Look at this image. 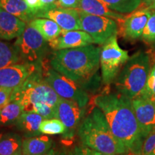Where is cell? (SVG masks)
I'll list each match as a JSON object with an SVG mask.
<instances>
[{
  "mask_svg": "<svg viewBox=\"0 0 155 155\" xmlns=\"http://www.w3.org/2000/svg\"><path fill=\"white\" fill-rule=\"evenodd\" d=\"M94 104L104 114L116 138L130 153L139 154L144 138L130 98L118 91H106L96 96Z\"/></svg>",
  "mask_w": 155,
  "mask_h": 155,
  "instance_id": "cell-1",
  "label": "cell"
},
{
  "mask_svg": "<svg viewBox=\"0 0 155 155\" xmlns=\"http://www.w3.org/2000/svg\"><path fill=\"white\" fill-rule=\"evenodd\" d=\"M101 48L94 45L83 47L54 50L50 60L52 68L81 85L86 86L100 67Z\"/></svg>",
  "mask_w": 155,
  "mask_h": 155,
  "instance_id": "cell-2",
  "label": "cell"
},
{
  "mask_svg": "<svg viewBox=\"0 0 155 155\" xmlns=\"http://www.w3.org/2000/svg\"><path fill=\"white\" fill-rule=\"evenodd\" d=\"M81 144L104 154L127 155L130 152L116 138L101 110L96 106L77 131Z\"/></svg>",
  "mask_w": 155,
  "mask_h": 155,
  "instance_id": "cell-3",
  "label": "cell"
},
{
  "mask_svg": "<svg viewBox=\"0 0 155 155\" xmlns=\"http://www.w3.org/2000/svg\"><path fill=\"white\" fill-rule=\"evenodd\" d=\"M152 62L149 53L138 51L129 57L114 81L116 90L131 100L138 97L146 85Z\"/></svg>",
  "mask_w": 155,
  "mask_h": 155,
  "instance_id": "cell-4",
  "label": "cell"
},
{
  "mask_svg": "<svg viewBox=\"0 0 155 155\" xmlns=\"http://www.w3.org/2000/svg\"><path fill=\"white\" fill-rule=\"evenodd\" d=\"M61 97L45 80L42 65L39 66L26 81L13 90L10 101H17L24 107V111L36 103L42 102L56 108Z\"/></svg>",
  "mask_w": 155,
  "mask_h": 155,
  "instance_id": "cell-5",
  "label": "cell"
},
{
  "mask_svg": "<svg viewBox=\"0 0 155 155\" xmlns=\"http://www.w3.org/2000/svg\"><path fill=\"white\" fill-rule=\"evenodd\" d=\"M129 59L128 51L122 49L118 43L117 35L108 39L103 45L100 55L103 83L108 86L114 83Z\"/></svg>",
  "mask_w": 155,
  "mask_h": 155,
  "instance_id": "cell-6",
  "label": "cell"
},
{
  "mask_svg": "<svg viewBox=\"0 0 155 155\" xmlns=\"http://www.w3.org/2000/svg\"><path fill=\"white\" fill-rule=\"evenodd\" d=\"M15 45L22 61L35 65H42L50 48L47 40L28 24L22 34L17 38Z\"/></svg>",
  "mask_w": 155,
  "mask_h": 155,
  "instance_id": "cell-7",
  "label": "cell"
},
{
  "mask_svg": "<svg viewBox=\"0 0 155 155\" xmlns=\"http://www.w3.org/2000/svg\"><path fill=\"white\" fill-rule=\"evenodd\" d=\"M43 76L46 82L61 98L72 101L81 107L86 108L89 101V95L81 85L52 68L43 71Z\"/></svg>",
  "mask_w": 155,
  "mask_h": 155,
  "instance_id": "cell-8",
  "label": "cell"
},
{
  "mask_svg": "<svg viewBox=\"0 0 155 155\" xmlns=\"http://www.w3.org/2000/svg\"><path fill=\"white\" fill-rule=\"evenodd\" d=\"M78 11L81 30L90 35L95 44L103 45L108 39L119 34V25L115 19Z\"/></svg>",
  "mask_w": 155,
  "mask_h": 155,
  "instance_id": "cell-9",
  "label": "cell"
},
{
  "mask_svg": "<svg viewBox=\"0 0 155 155\" xmlns=\"http://www.w3.org/2000/svg\"><path fill=\"white\" fill-rule=\"evenodd\" d=\"M86 108L81 107L72 101L61 98L56 106V118L65 126V131L63 138L71 140L75 137L79 126L84 119Z\"/></svg>",
  "mask_w": 155,
  "mask_h": 155,
  "instance_id": "cell-10",
  "label": "cell"
},
{
  "mask_svg": "<svg viewBox=\"0 0 155 155\" xmlns=\"http://www.w3.org/2000/svg\"><path fill=\"white\" fill-rule=\"evenodd\" d=\"M152 11L149 8L139 7L137 10L125 15L119 21V34L128 40L141 38L143 31Z\"/></svg>",
  "mask_w": 155,
  "mask_h": 155,
  "instance_id": "cell-11",
  "label": "cell"
},
{
  "mask_svg": "<svg viewBox=\"0 0 155 155\" xmlns=\"http://www.w3.org/2000/svg\"><path fill=\"white\" fill-rule=\"evenodd\" d=\"M40 65L22 62L0 69V87L18 88Z\"/></svg>",
  "mask_w": 155,
  "mask_h": 155,
  "instance_id": "cell-12",
  "label": "cell"
},
{
  "mask_svg": "<svg viewBox=\"0 0 155 155\" xmlns=\"http://www.w3.org/2000/svg\"><path fill=\"white\" fill-rule=\"evenodd\" d=\"M35 18H48L54 21L63 30H81L80 15L78 9L57 7L40 11Z\"/></svg>",
  "mask_w": 155,
  "mask_h": 155,
  "instance_id": "cell-13",
  "label": "cell"
},
{
  "mask_svg": "<svg viewBox=\"0 0 155 155\" xmlns=\"http://www.w3.org/2000/svg\"><path fill=\"white\" fill-rule=\"evenodd\" d=\"M136 117L144 139L155 129V102L138 96L131 100Z\"/></svg>",
  "mask_w": 155,
  "mask_h": 155,
  "instance_id": "cell-14",
  "label": "cell"
},
{
  "mask_svg": "<svg viewBox=\"0 0 155 155\" xmlns=\"http://www.w3.org/2000/svg\"><path fill=\"white\" fill-rule=\"evenodd\" d=\"M48 43L50 48L53 50L79 48L95 44L91 36L83 30H63L61 35L48 42Z\"/></svg>",
  "mask_w": 155,
  "mask_h": 155,
  "instance_id": "cell-15",
  "label": "cell"
},
{
  "mask_svg": "<svg viewBox=\"0 0 155 155\" xmlns=\"http://www.w3.org/2000/svg\"><path fill=\"white\" fill-rule=\"evenodd\" d=\"M27 25L26 22L0 7V40L9 41L17 38Z\"/></svg>",
  "mask_w": 155,
  "mask_h": 155,
  "instance_id": "cell-16",
  "label": "cell"
},
{
  "mask_svg": "<svg viewBox=\"0 0 155 155\" xmlns=\"http://www.w3.org/2000/svg\"><path fill=\"white\" fill-rule=\"evenodd\" d=\"M44 119L42 116L35 112L24 111L15 125L25 138L37 137L42 134L40 131V127Z\"/></svg>",
  "mask_w": 155,
  "mask_h": 155,
  "instance_id": "cell-17",
  "label": "cell"
},
{
  "mask_svg": "<svg viewBox=\"0 0 155 155\" xmlns=\"http://www.w3.org/2000/svg\"><path fill=\"white\" fill-rule=\"evenodd\" d=\"M78 10L87 14L109 17L116 22H119L126 15L112 10L103 0H80Z\"/></svg>",
  "mask_w": 155,
  "mask_h": 155,
  "instance_id": "cell-18",
  "label": "cell"
},
{
  "mask_svg": "<svg viewBox=\"0 0 155 155\" xmlns=\"http://www.w3.org/2000/svg\"><path fill=\"white\" fill-rule=\"evenodd\" d=\"M53 140L45 134L25 138L22 155H44L53 147Z\"/></svg>",
  "mask_w": 155,
  "mask_h": 155,
  "instance_id": "cell-19",
  "label": "cell"
},
{
  "mask_svg": "<svg viewBox=\"0 0 155 155\" xmlns=\"http://www.w3.org/2000/svg\"><path fill=\"white\" fill-rule=\"evenodd\" d=\"M0 7L27 24L35 18V15L25 0H0Z\"/></svg>",
  "mask_w": 155,
  "mask_h": 155,
  "instance_id": "cell-20",
  "label": "cell"
},
{
  "mask_svg": "<svg viewBox=\"0 0 155 155\" xmlns=\"http://www.w3.org/2000/svg\"><path fill=\"white\" fill-rule=\"evenodd\" d=\"M28 25L38 30L48 42L57 38L63 32L57 23L48 18H35Z\"/></svg>",
  "mask_w": 155,
  "mask_h": 155,
  "instance_id": "cell-21",
  "label": "cell"
},
{
  "mask_svg": "<svg viewBox=\"0 0 155 155\" xmlns=\"http://www.w3.org/2000/svg\"><path fill=\"white\" fill-rule=\"evenodd\" d=\"M23 139L20 134L8 132L0 135V155H22Z\"/></svg>",
  "mask_w": 155,
  "mask_h": 155,
  "instance_id": "cell-22",
  "label": "cell"
},
{
  "mask_svg": "<svg viewBox=\"0 0 155 155\" xmlns=\"http://www.w3.org/2000/svg\"><path fill=\"white\" fill-rule=\"evenodd\" d=\"M23 112L24 107L17 101H9L0 108V126L15 125Z\"/></svg>",
  "mask_w": 155,
  "mask_h": 155,
  "instance_id": "cell-23",
  "label": "cell"
},
{
  "mask_svg": "<svg viewBox=\"0 0 155 155\" xmlns=\"http://www.w3.org/2000/svg\"><path fill=\"white\" fill-rule=\"evenodd\" d=\"M21 62L22 59L15 43L0 40V69Z\"/></svg>",
  "mask_w": 155,
  "mask_h": 155,
  "instance_id": "cell-24",
  "label": "cell"
},
{
  "mask_svg": "<svg viewBox=\"0 0 155 155\" xmlns=\"http://www.w3.org/2000/svg\"><path fill=\"white\" fill-rule=\"evenodd\" d=\"M112 10L120 14L127 15L137 10L141 6V0H103Z\"/></svg>",
  "mask_w": 155,
  "mask_h": 155,
  "instance_id": "cell-25",
  "label": "cell"
},
{
  "mask_svg": "<svg viewBox=\"0 0 155 155\" xmlns=\"http://www.w3.org/2000/svg\"><path fill=\"white\" fill-rule=\"evenodd\" d=\"M40 131L45 135H63L65 128L63 122L58 118L45 119L40 124Z\"/></svg>",
  "mask_w": 155,
  "mask_h": 155,
  "instance_id": "cell-26",
  "label": "cell"
},
{
  "mask_svg": "<svg viewBox=\"0 0 155 155\" xmlns=\"http://www.w3.org/2000/svg\"><path fill=\"white\" fill-rule=\"evenodd\" d=\"M24 111H32L40 114L44 119L56 118V108L45 103L39 102L27 108Z\"/></svg>",
  "mask_w": 155,
  "mask_h": 155,
  "instance_id": "cell-27",
  "label": "cell"
},
{
  "mask_svg": "<svg viewBox=\"0 0 155 155\" xmlns=\"http://www.w3.org/2000/svg\"><path fill=\"white\" fill-rule=\"evenodd\" d=\"M139 96L148 98L155 102V61L151 67L144 88Z\"/></svg>",
  "mask_w": 155,
  "mask_h": 155,
  "instance_id": "cell-28",
  "label": "cell"
},
{
  "mask_svg": "<svg viewBox=\"0 0 155 155\" xmlns=\"http://www.w3.org/2000/svg\"><path fill=\"white\" fill-rule=\"evenodd\" d=\"M141 39L147 44L155 42V12L152 11L143 31Z\"/></svg>",
  "mask_w": 155,
  "mask_h": 155,
  "instance_id": "cell-29",
  "label": "cell"
},
{
  "mask_svg": "<svg viewBox=\"0 0 155 155\" xmlns=\"http://www.w3.org/2000/svg\"><path fill=\"white\" fill-rule=\"evenodd\" d=\"M139 154L141 155H155V129L145 137Z\"/></svg>",
  "mask_w": 155,
  "mask_h": 155,
  "instance_id": "cell-30",
  "label": "cell"
},
{
  "mask_svg": "<svg viewBox=\"0 0 155 155\" xmlns=\"http://www.w3.org/2000/svg\"><path fill=\"white\" fill-rule=\"evenodd\" d=\"M74 150L77 153L78 155H109L97 152V151L88 148V147L84 146L83 144L80 145V146L75 147Z\"/></svg>",
  "mask_w": 155,
  "mask_h": 155,
  "instance_id": "cell-31",
  "label": "cell"
},
{
  "mask_svg": "<svg viewBox=\"0 0 155 155\" xmlns=\"http://www.w3.org/2000/svg\"><path fill=\"white\" fill-rule=\"evenodd\" d=\"M12 91V89L0 87V108L6 105L10 101Z\"/></svg>",
  "mask_w": 155,
  "mask_h": 155,
  "instance_id": "cell-32",
  "label": "cell"
},
{
  "mask_svg": "<svg viewBox=\"0 0 155 155\" xmlns=\"http://www.w3.org/2000/svg\"><path fill=\"white\" fill-rule=\"evenodd\" d=\"M57 5L63 8L78 9L80 0H57Z\"/></svg>",
  "mask_w": 155,
  "mask_h": 155,
  "instance_id": "cell-33",
  "label": "cell"
},
{
  "mask_svg": "<svg viewBox=\"0 0 155 155\" xmlns=\"http://www.w3.org/2000/svg\"><path fill=\"white\" fill-rule=\"evenodd\" d=\"M25 2L35 15L41 9V0H25Z\"/></svg>",
  "mask_w": 155,
  "mask_h": 155,
  "instance_id": "cell-34",
  "label": "cell"
},
{
  "mask_svg": "<svg viewBox=\"0 0 155 155\" xmlns=\"http://www.w3.org/2000/svg\"><path fill=\"white\" fill-rule=\"evenodd\" d=\"M68 150L53 147L49 152L44 155H68Z\"/></svg>",
  "mask_w": 155,
  "mask_h": 155,
  "instance_id": "cell-35",
  "label": "cell"
},
{
  "mask_svg": "<svg viewBox=\"0 0 155 155\" xmlns=\"http://www.w3.org/2000/svg\"><path fill=\"white\" fill-rule=\"evenodd\" d=\"M154 4H155V0H141V6L139 7H143V8H150V7H152Z\"/></svg>",
  "mask_w": 155,
  "mask_h": 155,
  "instance_id": "cell-36",
  "label": "cell"
},
{
  "mask_svg": "<svg viewBox=\"0 0 155 155\" xmlns=\"http://www.w3.org/2000/svg\"><path fill=\"white\" fill-rule=\"evenodd\" d=\"M68 155H78V154H77V153L75 152V151L74 150V149H73V150L68 151Z\"/></svg>",
  "mask_w": 155,
  "mask_h": 155,
  "instance_id": "cell-37",
  "label": "cell"
},
{
  "mask_svg": "<svg viewBox=\"0 0 155 155\" xmlns=\"http://www.w3.org/2000/svg\"><path fill=\"white\" fill-rule=\"evenodd\" d=\"M150 45H152V46H151V47H152L153 53H154V55H155V42H152V43H151V44H150Z\"/></svg>",
  "mask_w": 155,
  "mask_h": 155,
  "instance_id": "cell-38",
  "label": "cell"
},
{
  "mask_svg": "<svg viewBox=\"0 0 155 155\" xmlns=\"http://www.w3.org/2000/svg\"><path fill=\"white\" fill-rule=\"evenodd\" d=\"M149 9H150L151 10L153 11V12H155V4H154V5H153L151 7H150Z\"/></svg>",
  "mask_w": 155,
  "mask_h": 155,
  "instance_id": "cell-39",
  "label": "cell"
},
{
  "mask_svg": "<svg viewBox=\"0 0 155 155\" xmlns=\"http://www.w3.org/2000/svg\"><path fill=\"white\" fill-rule=\"evenodd\" d=\"M137 155H141L140 154H137Z\"/></svg>",
  "mask_w": 155,
  "mask_h": 155,
  "instance_id": "cell-40",
  "label": "cell"
}]
</instances>
